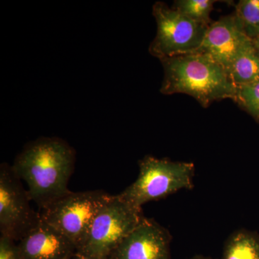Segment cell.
Segmentation results:
<instances>
[{
	"mask_svg": "<svg viewBox=\"0 0 259 259\" xmlns=\"http://www.w3.org/2000/svg\"><path fill=\"white\" fill-rule=\"evenodd\" d=\"M75 161L74 148L64 140L40 138L23 148L12 167L28 185L31 200L42 209L71 192L68 184Z\"/></svg>",
	"mask_w": 259,
	"mask_h": 259,
	"instance_id": "6da1fadb",
	"label": "cell"
},
{
	"mask_svg": "<svg viewBox=\"0 0 259 259\" xmlns=\"http://www.w3.org/2000/svg\"><path fill=\"white\" fill-rule=\"evenodd\" d=\"M163 95L182 93L193 97L202 107L214 101L236 100L237 88L226 69L205 54L195 52L161 60Z\"/></svg>",
	"mask_w": 259,
	"mask_h": 259,
	"instance_id": "7a4b0ae2",
	"label": "cell"
},
{
	"mask_svg": "<svg viewBox=\"0 0 259 259\" xmlns=\"http://www.w3.org/2000/svg\"><path fill=\"white\" fill-rule=\"evenodd\" d=\"M139 175L134 183L118 194L136 208L160 200L182 190L193 188L194 164L146 156L140 160Z\"/></svg>",
	"mask_w": 259,
	"mask_h": 259,
	"instance_id": "3957f363",
	"label": "cell"
},
{
	"mask_svg": "<svg viewBox=\"0 0 259 259\" xmlns=\"http://www.w3.org/2000/svg\"><path fill=\"white\" fill-rule=\"evenodd\" d=\"M144 218L142 209L133 207L118 194H111L97 212L77 252L94 259H109Z\"/></svg>",
	"mask_w": 259,
	"mask_h": 259,
	"instance_id": "277c9868",
	"label": "cell"
},
{
	"mask_svg": "<svg viewBox=\"0 0 259 259\" xmlns=\"http://www.w3.org/2000/svg\"><path fill=\"white\" fill-rule=\"evenodd\" d=\"M111 194L102 190L70 192L41 209L40 215L79 249L97 212Z\"/></svg>",
	"mask_w": 259,
	"mask_h": 259,
	"instance_id": "5b68a950",
	"label": "cell"
},
{
	"mask_svg": "<svg viewBox=\"0 0 259 259\" xmlns=\"http://www.w3.org/2000/svg\"><path fill=\"white\" fill-rule=\"evenodd\" d=\"M153 15L157 32L149 47L151 55L161 61L199 50L208 27L196 23L161 2L153 5Z\"/></svg>",
	"mask_w": 259,
	"mask_h": 259,
	"instance_id": "8992f818",
	"label": "cell"
},
{
	"mask_svg": "<svg viewBox=\"0 0 259 259\" xmlns=\"http://www.w3.org/2000/svg\"><path fill=\"white\" fill-rule=\"evenodd\" d=\"M8 163L0 166V232L1 236L20 241L41 220L30 206L28 190Z\"/></svg>",
	"mask_w": 259,
	"mask_h": 259,
	"instance_id": "52a82bcc",
	"label": "cell"
},
{
	"mask_svg": "<svg viewBox=\"0 0 259 259\" xmlns=\"http://www.w3.org/2000/svg\"><path fill=\"white\" fill-rule=\"evenodd\" d=\"M171 236L155 220L144 218L109 259H171Z\"/></svg>",
	"mask_w": 259,
	"mask_h": 259,
	"instance_id": "ba28073f",
	"label": "cell"
},
{
	"mask_svg": "<svg viewBox=\"0 0 259 259\" xmlns=\"http://www.w3.org/2000/svg\"><path fill=\"white\" fill-rule=\"evenodd\" d=\"M248 38L234 13L221 17L209 25L197 52L208 56L229 74L238 51Z\"/></svg>",
	"mask_w": 259,
	"mask_h": 259,
	"instance_id": "9c48e42d",
	"label": "cell"
},
{
	"mask_svg": "<svg viewBox=\"0 0 259 259\" xmlns=\"http://www.w3.org/2000/svg\"><path fill=\"white\" fill-rule=\"evenodd\" d=\"M18 245L23 259H69L77 251L67 237L42 218Z\"/></svg>",
	"mask_w": 259,
	"mask_h": 259,
	"instance_id": "30bf717a",
	"label": "cell"
},
{
	"mask_svg": "<svg viewBox=\"0 0 259 259\" xmlns=\"http://www.w3.org/2000/svg\"><path fill=\"white\" fill-rule=\"evenodd\" d=\"M229 75L236 87L259 79V56L251 39L243 42L232 64Z\"/></svg>",
	"mask_w": 259,
	"mask_h": 259,
	"instance_id": "8fae6325",
	"label": "cell"
},
{
	"mask_svg": "<svg viewBox=\"0 0 259 259\" xmlns=\"http://www.w3.org/2000/svg\"><path fill=\"white\" fill-rule=\"evenodd\" d=\"M223 259H259V234L241 229L227 239Z\"/></svg>",
	"mask_w": 259,
	"mask_h": 259,
	"instance_id": "7c38bea8",
	"label": "cell"
},
{
	"mask_svg": "<svg viewBox=\"0 0 259 259\" xmlns=\"http://www.w3.org/2000/svg\"><path fill=\"white\" fill-rule=\"evenodd\" d=\"M215 3L214 0H177L173 8L196 23L209 27L213 23L210 13Z\"/></svg>",
	"mask_w": 259,
	"mask_h": 259,
	"instance_id": "4fadbf2b",
	"label": "cell"
},
{
	"mask_svg": "<svg viewBox=\"0 0 259 259\" xmlns=\"http://www.w3.org/2000/svg\"><path fill=\"white\" fill-rule=\"evenodd\" d=\"M245 35L251 40L259 35V0H241L235 11Z\"/></svg>",
	"mask_w": 259,
	"mask_h": 259,
	"instance_id": "5bb4252c",
	"label": "cell"
},
{
	"mask_svg": "<svg viewBox=\"0 0 259 259\" xmlns=\"http://www.w3.org/2000/svg\"><path fill=\"white\" fill-rule=\"evenodd\" d=\"M236 88L235 102L259 124V79Z\"/></svg>",
	"mask_w": 259,
	"mask_h": 259,
	"instance_id": "9a60e30c",
	"label": "cell"
},
{
	"mask_svg": "<svg viewBox=\"0 0 259 259\" xmlns=\"http://www.w3.org/2000/svg\"><path fill=\"white\" fill-rule=\"evenodd\" d=\"M0 259H23L18 243L14 240L0 236Z\"/></svg>",
	"mask_w": 259,
	"mask_h": 259,
	"instance_id": "2e32d148",
	"label": "cell"
},
{
	"mask_svg": "<svg viewBox=\"0 0 259 259\" xmlns=\"http://www.w3.org/2000/svg\"><path fill=\"white\" fill-rule=\"evenodd\" d=\"M69 259H94L91 257H89L88 255L82 254L79 252L76 251L74 255H71Z\"/></svg>",
	"mask_w": 259,
	"mask_h": 259,
	"instance_id": "e0dca14e",
	"label": "cell"
},
{
	"mask_svg": "<svg viewBox=\"0 0 259 259\" xmlns=\"http://www.w3.org/2000/svg\"><path fill=\"white\" fill-rule=\"evenodd\" d=\"M252 40H253V45H254L255 50H256L257 54L259 56V38L257 37V38L253 39Z\"/></svg>",
	"mask_w": 259,
	"mask_h": 259,
	"instance_id": "ac0fdd59",
	"label": "cell"
},
{
	"mask_svg": "<svg viewBox=\"0 0 259 259\" xmlns=\"http://www.w3.org/2000/svg\"><path fill=\"white\" fill-rule=\"evenodd\" d=\"M190 259H214V258H211V257H209V256H205V255H194V256H192V258H190Z\"/></svg>",
	"mask_w": 259,
	"mask_h": 259,
	"instance_id": "d6986e66",
	"label": "cell"
},
{
	"mask_svg": "<svg viewBox=\"0 0 259 259\" xmlns=\"http://www.w3.org/2000/svg\"><path fill=\"white\" fill-rule=\"evenodd\" d=\"M258 37V38H259V35H258V37ZM257 37H256V38H257Z\"/></svg>",
	"mask_w": 259,
	"mask_h": 259,
	"instance_id": "ffe728a7",
	"label": "cell"
}]
</instances>
